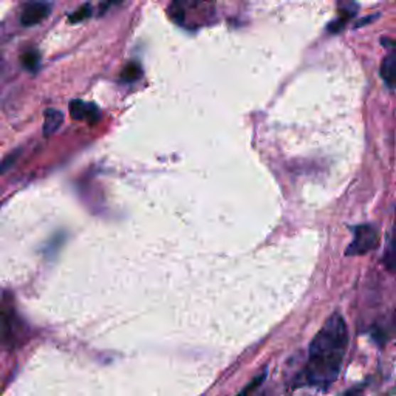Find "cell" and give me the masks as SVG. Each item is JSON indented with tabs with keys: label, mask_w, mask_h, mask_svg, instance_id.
Here are the masks:
<instances>
[{
	"label": "cell",
	"mask_w": 396,
	"mask_h": 396,
	"mask_svg": "<svg viewBox=\"0 0 396 396\" xmlns=\"http://www.w3.org/2000/svg\"><path fill=\"white\" fill-rule=\"evenodd\" d=\"M348 333L344 318L334 313L310 344L304 378L308 385L327 387L338 380L347 353Z\"/></svg>",
	"instance_id": "cell-1"
},
{
	"label": "cell",
	"mask_w": 396,
	"mask_h": 396,
	"mask_svg": "<svg viewBox=\"0 0 396 396\" xmlns=\"http://www.w3.org/2000/svg\"><path fill=\"white\" fill-rule=\"evenodd\" d=\"M380 242V232L373 225H360L355 230V239L350 243L347 256H363L375 250Z\"/></svg>",
	"instance_id": "cell-2"
},
{
	"label": "cell",
	"mask_w": 396,
	"mask_h": 396,
	"mask_svg": "<svg viewBox=\"0 0 396 396\" xmlns=\"http://www.w3.org/2000/svg\"><path fill=\"white\" fill-rule=\"evenodd\" d=\"M50 11H51V6L47 2L36 0V2H31L25 6V10L22 11V16H21V22L23 26L38 25L43 19H47Z\"/></svg>",
	"instance_id": "cell-3"
},
{
	"label": "cell",
	"mask_w": 396,
	"mask_h": 396,
	"mask_svg": "<svg viewBox=\"0 0 396 396\" xmlns=\"http://www.w3.org/2000/svg\"><path fill=\"white\" fill-rule=\"evenodd\" d=\"M70 112H72V117L75 119L92 122V124L101 118L100 109L95 104H87L82 101H73L70 104Z\"/></svg>",
	"instance_id": "cell-4"
},
{
	"label": "cell",
	"mask_w": 396,
	"mask_h": 396,
	"mask_svg": "<svg viewBox=\"0 0 396 396\" xmlns=\"http://www.w3.org/2000/svg\"><path fill=\"white\" fill-rule=\"evenodd\" d=\"M381 76L384 79V82L387 84L390 90L395 89V79H396V55L393 51H390L382 60L381 65Z\"/></svg>",
	"instance_id": "cell-5"
},
{
	"label": "cell",
	"mask_w": 396,
	"mask_h": 396,
	"mask_svg": "<svg viewBox=\"0 0 396 396\" xmlns=\"http://www.w3.org/2000/svg\"><path fill=\"white\" fill-rule=\"evenodd\" d=\"M63 121H64L63 112H59L56 109H48L46 112V118H43V130H42L43 135L51 137L55 132L59 130Z\"/></svg>",
	"instance_id": "cell-6"
},
{
	"label": "cell",
	"mask_w": 396,
	"mask_h": 396,
	"mask_svg": "<svg viewBox=\"0 0 396 396\" xmlns=\"http://www.w3.org/2000/svg\"><path fill=\"white\" fill-rule=\"evenodd\" d=\"M39 60H41V56H39V53L38 51H26L25 55L22 56V64L26 70H30V72H34L39 67Z\"/></svg>",
	"instance_id": "cell-7"
},
{
	"label": "cell",
	"mask_w": 396,
	"mask_h": 396,
	"mask_svg": "<svg viewBox=\"0 0 396 396\" xmlns=\"http://www.w3.org/2000/svg\"><path fill=\"white\" fill-rule=\"evenodd\" d=\"M141 75H143V72H141V67L137 63H132L124 68V72H122L121 76L124 81L134 82V81H137V79L141 77Z\"/></svg>",
	"instance_id": "cell-8"
},
{
	"label": "cell",
	"mask_w": 396,
	"mask_h": 396,
	"mask_svg": "<svg viewBox=\"0 0 396 396\" xmlns=\"http://www.w3.org/2000/svg\"><path fill=\"white\" fill-rule=\"evenodd\" d=\"M90 14H92V8L89 5H85V6L81 8V10H77L76 13H73L72 16H70V22H72V23L81 22V21L87 19V17H89Z\"/></svg>",
	"instance_id": "cell-9"
},
{
	"label": "cell",
	"mask_w": 396,
	"mask_h": 396,
	"mask_svg": "<svg viewBox=\"0 0 396 396\" xmlns=\"http://www.w3.org/2000/svg\"><path fill=\"white\" fill-rule=\"evenodd\" d=\"M384 262L387 263V267H389L390 271H393L395 268V246H393V242H390L389 245V252H387V257H384Z\"/></svg>",
	"instance_id": "cell-10"
},
{
	"label": "cell",
	"mask_w": 396,
	"mask_h": 396,
	"mask_svg": "<svg viewBox=\"0 0 396 396\" xmlns=\"http://www.w3.org/2000/svg\"><path fill=\"white\" fill-rule=\"evenodd\" d=\"M16 156H17V152H14V154H11L10 156L6 158V160L0 164V173L2 172H5V169H8V167H10L13 163H14V160H16Z\"/></svg>",
	"instance_id": "cell-11"
},
{
	"label": "cell",
	"mask_w": 396,
	"mask_h": 396,
	"mask_svg": "<svg viewBox=\"0 0 396 396\" xmlns=\"http://www.w3.org/2000/svg\"><path fill=\"white\" fill-rule=\"evenodd\" d=\"M119 2H122V0H104V4H102V11H104V10H107V8H110V6H113V5L119 4Z\"/></svg>",
	"instance_id": "cell-12"
},
{
	"label": "cell",
	"mask_w": 396,
	"mask_h": 396,
	"mask_svg": "<svg viewBox=\"0 0 396 396\" xmlns=\"http://www.w3.org/2000/svg\"><path fill=\"white\" fill-rule=\"evenodd\" d=\"M373 19H375V17H370V16H368V17H365V21H363V22H358V23H356V28H358V26H363V25L368 23V22H372Z\"/></svg>",
	"instance_id": "cell-13"
}]
</instances>
